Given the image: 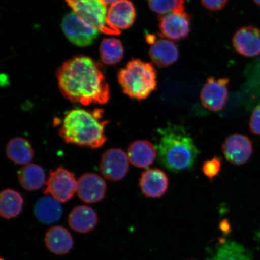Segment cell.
Returning a JSON list of instances; mask_svg holds the SVG:
<instances>
[{
    "mask_svg": "<svg viewBox=\"0 0 260 260\" xmlns=\"http://www.w3.org/2000/svg\"><path fill=\"white\" fill-rule=\"evenodd\" d=\"M107 186L100 175L84 174L77 181V194L81 201L86 203H95L105 197Z\"/></svg>",
    "mask_w": 260,
    "mask_h": 260,
    "instance_id": "obj_14",
    "label": "cell"
},
{
    "mask_svg": "<svg viewBox=\"0 0 260 260\" xmlns=\"http://www.w3.org/2000/svg\"><path fill=\"white\" fill-rule=\"evenodd\" d=\"M104 110L74 109L68 112L58 129V135L67 144L99 148L105 144V133L109 121L103 119Z\"/></svg>",
    "mask_w": 260,
    "mask_h": 260,
    "instance_id": "obj_2",
    "label": "cell"
},
{
    "mask_svg": "<svg viewBox=\"0 0 260 260\" xmlns=\"http://www.w3.org/2000/svg\"><path fill=\"white\" fill-rule=\"evenodd\" d=\"M157 39L155 35L148 34L146 36V41L149 44H153L157 41Z\"/></svg>",
    "mask_w": 260,
    "mask_h": 260,
    "instance_id": "obj_31",
    "label": "cell"
},
{
    "mask_svg": "<svg viewBox=\"0 0 260 260\" xmlns=\"http://www.w3.org/2000/svg\"><path fill=\"white\" fill-rule=\"evenodd\" d=\"M1 260H4V259H2Z\"/></svg>",
    "mask_w": 260,
    "mask_h": 260,
    "instance_id": "obj_34",
    "label": "cell"
},
{
    "mask_svg": "<svg viewBox=\"0 0 260 260\" xmlns=\"http://www.w3.org/2000/svg\"><path fill=\"white\" fill-rule=\"evenodd\" d=\"M233 45L239 54L253 57L260 54V30L254 26H245L233 36Z\"/></svg>",
    "mask_w": 260,
    "mask_h": 260,
    "instance_id": "obj_13",
    "label": "cell"
},
{
    "mask_svg": "<svg viewBox=\"0 0 260 260\" xmlns=\"http://www.w3.org/2000/svg\"><path fill=\"white\" fill-rule=\"evenodd\" d=\"M204 7L210 11H219L226 5L229 0H201Z\"/></svg>",
    "mask_w": 260,
    "mask_h": 260,
    "instance_id": "obj_29",
    "label": "cell"
},
{
    "mask_svg": "<svg viewBox=\"0 0 260 260\" xmlns=\"http://www.w3.org/2000/svg\"><path fill=\"white\" fill-rule=\"evenodd\" d=\"M159 133L158 160L162 167L175 173L192 169L199 151L184 126L169 123Z\"/></svg>",
    "mask_w": 260,
    "mask_h": 260,
    "instance_id": "obj_3",
    "label": "cell"
},
{
    "mask_svg": "<svg viewBox=\"0 0 260 260\" xmlns=\"http://www.w3.org/2000/svg\"><path fill=\"white\" fill-rule=\"evenodd\" d=\"M152 12L164 15L173 12H185V0H146Z\"/></svg>",
    "mask_w": 260,
    "mask_h": 260,
    "instance_id": "obj_26",
    "label": "cell"
},
{
    "mask_svg": "<svg viewBox=\"0 0 260 260\" xmlns=\"http://www.w3.org/2000/svg\"><path fill=\"white\" fill-rule=\"evenodd\" d=\"M44 193L60 203H66L77 191V181L73 172L63 167L51 171L45 184Z\"/></svg>",
    "mask_w": 260,
    "mask_h": 260,
    "instance_id": "obj_6",
    "label": "cell"
},
{
    "mask_svg": "<svg viewBox=\"0 0 260 260\" xmlns=\"http://www.w3.org/2000/svg\"><path fill=\"white\" fill-rule=\"evenodd\" d=\"M56 77L61 93L73 103L105 105L110 100L109 84L100 64L92 58L80 56L65 61Z\"/></svg>",
    "mask_w": 260,
    "mask_h": 260,
    "instance_id": "obj_1",
    "label": "cell"
},
{
    "mask_svg": "<svg viewBox=\"0 0 260 260\" xmlns=\"http://www.w3.org/2000/svg\"><path fill=\"white\" fill-rule=\"evenodd\" d=\"M222 151L228 161L237 166L246 164L253 154V144L248 136L233 134L228 137L222 145Z\"/></svg>",
    "mask_w": 260,
    "mask_h": 260,
    "instance_id": "obj_11",
    "label": "cell"
},
{
    "mask_svg": "<svg viewBox=\"0 0 260 260\" xmlns=\"http://www.w3.org/2000/svg\"><path fill=\"white\" fill-rule=\"evenodd\" d=\"M139 186L145 197L160 198L167 193L169 187L168 178L159 169H151L143 172L139 180Z\"/></svg>",
    "mask_w": 260,
    "mask_h": 260,
    "instance_id": "obj_15",
    "label": "cell"
},
{
    "mask_svg": "<svg viewBox=\"0 0 260 260\" xmlns=\"http://www.w3.org/2000/svg\"><path fill=\"white\" fill-rule=\"evenodd\" d=\"M61 28L68 40L79 47L88 46L99 36V31L87 24L74 12L64 16Z\"/></svg>",
    "mask_w": 260,
    "mask_h": 260,
    "instance_id": "obj_7",
    "label": "cell"
},
{
    "mask_svg": "<svg viewBox=\"0 0 260 260\" xmlns=\"http://www.w3.org/2000/svg\"><path fill=\"white\" fill-rule=\"evenodd\" d=\"M18 178L21 186L28 191L38 190L46 184L44 169L37 164L25 165L18 172Z\"/></svg>",
    "mask_w": 260,
    "mask_h": 260,
    "instance_id": "obj_22",
    "label": "cell"
},
{
    "mask_svg": "<svg viewBox=\"0 0 260 260\" xmlns=\"http://www.w3.org/2000/svg\"><path fill=\"white\" fill-rule=\"evenodd\" d=\"M129 161L128 155L122 149L110 148L101 158L100 171L107 180L118 181L127 174Z\"/></svg>",
    "mask_w": 260,
    "mask_h": 260,
    "instance_id": "obj_10",
    "label": "cell"
},
{
    "mask_svg": "<svg viewBox=\"0 0 260 260\" xmlns=\"http://www.w3.org/2000/svg\"><path fill=\"white\" fill-rule=\"evenodd\" d=\"M45 243L49 251L56 255L67 254L74 245L71 234L61 226H54L48 230L45 237Z\"/></svg>",
    "mask_w": 260,
    "mask_h": 260,
    "instance_id": "obj_18",
    "label": "cell"
},
{
    "mask_svg": "<svg viewBox=\"0 0 260 260\" xmlns=\"http://www.w3.org/2000/svg\"><path fill=\"white\" fill-rule=\"evenodd\" d=\"M118 80L125 95L144 100L157 89V71L152 64L133 58L119 71Z\"/></svg>",
    "mask_w": 260,
    "mask_h": 260,
    "instance_id": "obj_4",
    "label": "cell"
},
{
    "mask_svg": "<svg viewBox=\"0 0 260 260\" xmlns=\"http://www.w3.org/2000/svg\"><path fill=\"white\" fill-rule=\"evenodd\" d=\"M157 152L152 143L146 140H139L129 145L127 155L129 162L135 167L146 168L153 164Z\"/></svg>",
    "mask_w": 260,
    "mask_h": 260,
    "instance_id": "obj_17",
    "label": "cell"
},
{
    "mask_svg": "<svg viewBox=\"0 0 260 260\" xmlns=\"http://www.w3.org/2000/svg\"><path fill=\"white\" fill-rule=\"evenodd\" d=\"M149 55L152 62L158 67L164 68L177 62L179 50L177 45L167 39H159L151 45Z\"/></svg>",
    "mask_w": 260,
    "mask_h": 260,
    "instance_id": "obj_16",
    "label": "cell"
},
{
    "mask_svg": "<svg viewBox=\"0 0 260 260\" xmlns=\"http://www.w3.org/2000/svg\"><path fill=\"white\" fill-rule=\"evenodd\" d=\"M222 167V158L215 156L210 160L205 161L202 167V171L205 175L212 181L219 174Z\"/></svg>",
    "mask_w": 260,
    "mask_h": 260,
    "instance_id": "obj_27",
    "label": "cell"
},
{
    "mask_svg": "<svg viewBox=\"0 0 260 260\" xmlns=\"http://www.w3.org/2000/svg\"><path fill=\"white\" fill-rule=\"evenodd\" d=\"M73 12L97 31L107 35L121 34L107 22L106 6L100 0H64Z\"/></svg>",
    "mask_w": 260,
    "mask_h": 260,
    "instance_id": "obj_5",
    "label": "cell"
},
{
    "mask_svg": "<svg viewBox=\"0 0 260 260\" xmlns=\"http://www.w3.org/2000/svg\"><path fill=\"white\" fill-rule=\"evenodd\" d=\"M99 222L97 214L92 208L79 206L74 208L68 217V223L75 232L87 233L91 232Z\"/></svg>",
    "mask_w": 260,
    "mask_h": 260,
    "instance_id": "obj_19",
    "label": "cell"
},
{
    "mask_svg": "<svg viewBox=\"0 0 260 260\" xmlns=\"http://www.w3.org/2000/svg\"><path fill=\"white\" fill-rule=\"evenodd\" d=\"M253 2H254L256 5L260 6V0H253Z\"/></svg>",
    "mask_w": 260,
    "mask_h": 260,
    "instance_id": "obj_33",
    "label": "cell"
},
{
    "mask_svg": "<svg viewBox=\"0 0 260 260\" xmlns=\"http://www.w3.org/2000/svg\"><path fill=\"white\" fill-rule=\"evenodd\" d=\"M219 227L220 230H222L223 232H225L226 233L230 232V225L229 221L226 219L223 220L222 222H220Z\"/></svg>",
    "mask_w": 260,
    "mask_h": 260,
    "instance_id": "obj_30",
    "label": "cell"
},
{
    "mask_svg": "<svg viewBox=\"0 0 260 260\" xmlns=\"http://www.w3.org/2000/svg\"><path fill=\"white\" fill-rule=\"evenodd\" d=\"M24 199L17 191L5 189L0 195V214L3 218L12 219L21 214Z\"/></svg>",
    "mask_w": 260,
    "mask_h": 260,
    "instance_id": "obj_24",
    "label": "cell"
},
{
    "mask_svg": "<svg viewBox=\"0 0 260 260\" xmlns=\"http://www.w3.org/2000/svg\"><path fill=\"white\" fill-rule=\"evenodd\" d=\"M136 11L130 0H119L110 6L107 11V22L110 27L121 32L134 24Z\"/></svg>",
    "mask_w": 260,
    "mask_h": 260,
    "instance_id": "obj_12",
    "label": "cell"
},
{
    "mask_svg": "<svg viewBox=\"0 0 260 260\" xmlns=\"http://www.w3.org/2000/svg\"><path fill=\"white\" fill-rule=\"evenodd\" d=\"M207 260H253L252 253L241 244L223 240L214 255Z\"/></svg>",
    "mask_w": 260,
    "mask_h": 260,
    "instance_id": "obj_23",
    "label": "cell"
},
{
    "mask_svg": "<svg viewBox=\"0 0 260 260\" xmlns=\"http://www.w3.org/2000/svg\"><path fill=\"white\" fill-rule=\"evenodd\" d=\"M158 19L161 38L180 41L190 34L191 18L186 12L170 13L159 16Z\"/></svg>",
    "mask_w": 260,
    "mask_h": 260,
    "instance_id": "obj_8",
    "label": "cell"
},
{
    "mask_svg": "<svg viewBox=\"0 0 260 260\" xmlns=\"http://www.w3.org/2000/svg\"><path fill=\"white\" fill-rule=\"evenodd\" d=\"M6 152L9 160L20 165L30 164L34 157V149L30 142L21 137L10 140Z\"/></svg>",
    "mask_w": 260,
    "mask_h": 260,
    "instance_id": "obj_21",
    "label": "cell"
},
{
    "mask_svg": "<svg viewBox=\"0 0 260 260\" xmlns=\"http://www.w3.org/2000/svg\"><path fill=\"white\" fill-rule=\"evenodd\" d=\"M100 54L106 64H118L122 60L124 50L122 42L115 38H105L101 42Z\"/></svg>",
    "mask_w": 260,
    "mask_h": 260,
    "instance_id": "obj_25",
    "label": "cell"
},
{
    "mask_svg": "<svg viewBox=\"0 0 260 260\" xmlns=\"http://www.w3.org/2000/svg\"><path fill=\"white\" fill-rule=\"evenodd\" d=\"M229 78L216 79L213 77H209L200 93L201 102L204 107L211 111L222 110L229 99Z\"/></svg>",
    "mask_w": 260,
    "mask_h": 260,
    "instance_id": "obj_9",
    "label": "cell"
},
{
    "mask_svg": "<svg viewBox=\"0 0 260 260\" xmlns=\"http://www.w3.org/2000/svg\"><path fill=\"white\" fill-rule=\"evenodd\" d=\"M249 126L252 134L260 136V105L253 109L250 117Z\"/></svg>",
    "mask_w": 260,
    "mask_h": 260,
    "instance_id": "obj_28",
    "label": "cell"
},
{
    "mask_svg": "<svg viewBox=\"0 0 260 260\" xmlns=\"http://www.w3.org/2000/svg\"><path fill=\"white\" fill-rule=\"evenodd\" d=\"M35 214L42 223L51 224L57 222L62 215V207L59 201L47 195L39 200L35 206Z\"/></svg>",
    "mask_w": 260,
    "mask_h": 260,
    "instance_id": "obj_20",
    "label": "cell"
},
{
    "mask_svg": "<svg viewBox=\"0 0 260 260\" xmlns=\"http://www.w3.org/2000/svg\"><path fill=\"white\" fill-rule=\"evenodd\" d=\"M104 5H112L113 3H116V2L119 1V0H100Z\"/></svg>",
    "mask_w": 260,
    "mask_h": 260,
    "instance_id": "obj_32",
    "label": "cell"
}]
</instances>
